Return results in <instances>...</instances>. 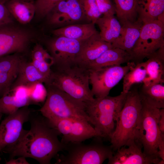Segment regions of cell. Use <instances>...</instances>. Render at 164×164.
<instances>
[{
  "instance_id": "obj_1",
  "label": "cell",
  "mask_w": 164,
  "mask_h": 164,
  "mask_svg": "<svg viewBox=\"0 0 164 164\" xmlns=\"http://www.w3.org/2000/svg\"><path fill=\"white\" fill-rule=\"evenodd\" d=\"M29 121L30 130L2 152L8 154L10 159L23 156L33 159L40 164H50L59 152L65 150L66 144L59 140L60 134L43 115L31 113Z\"/></svg>"
},
{
  "instance_id": "obj_2",
  "label": "cell",
  "mask_w": 164,
  "mask_h": 164,
  "mask_svg": "<svg viewBox=\"0 0 164 164\" xmlns=\"http://www.w3.org/2000/svg\"><path fill=\"white\" fill-rule=\"evenodd\" d=\"M88 69L78 63L60 67H51L48 81L51 86L64 92L72 97L86 103L94 96L89 87Z\"/></svg>"
},
{
  "instance_id": "obj_3",
  "label": "cell",
  "mask_w": 164,
  "mask_h": 164,
  "mask_svg": "<svg viewBox=\"0 0 164 164\" xmlns=\"http://www.w3.org/2000/svg\"><path fill=\"white\" fill-rule=\"evenodd\" d=\"M127 93L121 92L115 96L108 95L94 98L85 103V110L90 123L101 138H110L115 127L119 113L124 105Z\"/></svg>"
},
{
  "instance_id": "obj_4",
  "label": "cell",
  "mask_w": 164,
  "mask_h": 164,
  "mask_svg": "<svg viewBox=\"0 0 164 164\" xmlns=\"http://www.w3.org/2000/svg\"><path fill=\"white\" fill-rule=\"evenodd\" d=\"M142 106L138 92L130 90L110 137L114 151L135 140V131Z\"/></svg>"
},
{
  "instance_id": "obj_5",
  "label": "cell",
  "mask_w": 164,
  "mask_h": 164,
  "mask_svg": "<svg viewBox=\"0 0 164 164\" xmlns=\"http://www.w3.org/2000/svg\"><path fill=\"white\" fill-rule=\"evenodd\" d=\"M46 86L47 91L46 98L39 110L43 117L46 119H79L90 123L86 111L85 103L72 97L54 87Z\"/></svg>"
},
{
  "instance_id": "obj_6",
  "label": "cell",
  "mask_w": 164,
  "mask_h": 164,
  "mask_svg": "<svg viewBox=\"0 0 164 164\" xmlns=\"http://www.w3.org/2000/svg\"><path fill=\"white\" fill-rule=\"evenodd\" d=\"M142 103L135 131V139L141 144L144 153L151 157L159 158L157 154L158 145L162 134L158 125L160 109L142 102Z\"/></svg>"
},
{
  "instance_id": "obj_7",
  "label": "cell",
  "mask_w": 164,
  "mask_h": 164,
  "mask_svg": "<svg viewBox=\"0 0 164 164\" xmlns=\"http://www.w3.org/2000/svg\"><path fill=\"white\" fill-rule=\"evenodd\" d=\"M66 144L65 155H56V164H101L114 153L111 146L99 141L94 140L85 144L82 142Z\"/></svg>"
},
{
  "instance_id": "obj_8",
  "label": "cell",
  "mask_w": 164,
  "mask_h": 164,
  "mask_svg": "<svg viewBox=\"0 0 164 164\" xmlns=\"http://www.w3.org/2000/svg\"><path fill=\"white\" fill-rule=\"evenodd\" d=\"M164 47V24L156 20L143 23L139 36L130 53L132 60L149 58Z\"/></svg>"
},
{
  "instance_id": "obj_9",
  "label": "cell",
  "mask_w": 164,
  "mask_h": 164,
  "mask_svg": "<svg viewBox=\"0 0 164 164\" xmlns=\"http://www.w3.org/2000/svg\"><path fill=\"white\" fill-rule=\"evenodd\" d=\"M135 64L129 62L124 66L114 65L89 70L91 93L95 98L108 95L111 90L123 78Z\"/></svg>"
},
{
  "instance_id": "obj_10",
  "label": "cell",
  "mask_w": 164,
  "mask_h": 164,
  "mask_svg": "<svg viewBox=\"0 0 164 164\" xmlns=\"http://www.w3.org/2000/svg\"><path fill=\"white\" fill-rule=\"evenodd\" d=\"M46 119L52 127L62 135L61 142L64 144L82 142L93 137L101 138L94 127L86 121L74 118Z\"/></svg>"
},
{
  "instance_id": "obj_11",
  "label": "cell",
  "mask_w": 164,
  "mask_h": 164,
  "mask_svg": "<svg viewBox=\"0 0 164 164\" xmlns=\"http://www.w3.org/2000/svg\"><path fill=\"white\" fill-rule=\"evenodd\" d=\"M31 111L28 106L8 115L0 124V152L16 142L27 131L23 126L29 121Z\"/></svg>"
},
{
  "instance_id": "obj_12",
  "label": "cell",
  "mask_w": 164,
  "mask_h": 164,
  "mask_svg": "<svg viewBox=\"0 0 164 164\" xmlns=\"http://www.w3.org/2000/svg\"><path fill=\"white\" fill-rule=\"evenodd\" d=\"M56 37L47 44L48 53L53 60L51 67H60L77 63V59L84 40Z\"/></svg>"
},
{
  "instance_id": "obj_13",
  "label": "cell",
  "mask_w": 164,
  "mask_h": 164,
  "mask_svg": "<svg viewBox=\"0 0 164 164\" xmlns=\"http://www.w3.org/2000/svg\"><path fill=\"white\" fill-rule=\"evenodd\" d=\"M46 16L50 24L59 28L87 20L79 0H62Z\"/></svg>"
},
{
  "instance_id": "obj_14",
  "label": "cell",
  "mask_w": 164,
  "mask_h": 164,
  "mask_svg": "<svg viewBox=\"0 0 164 164\" xmlns=\"http://www.w3.org/2000/svg\"><path fill=\"white\" fill-rule=\"evenodd\" d=\"M142 146L135 140L117 149L108 159V164H164V160L149 156Z\"/></svg>"
},
{
  "instance_id": "obj_15",
  "label": "cell",
  "mask_w": 164,
  "mask_h": 164,
  "mask_svg": "<svg viewBox=\"0 0 164 164\" xmlns=\"http://www.w3.org/2000/svg\"><path fill=\"white\" fill-rule=\"evenodd\" d=\"M10 24L0 25V57L23 52L28 45V35Z\"/></svg>"
},
{
  "instance_id": "obj_16",
  "label": "cell",
  "mask_w": 164,
  "mask_h": 164,
  "mask_svg": "<svg viewBox=\"0 0 164 164\" xmlns=\"http://www.w3.org/2000/svg\"><path fill=\"white\" fill-rule=\"evenodd\" d=\"M19 53L0 57V97L9 93L23 60Z\"/></svg>"
},
{
  "instance_id": "obj_17",
  "label": "cell",
  "mask_w": 164,
  "mask_h": 164,
  "mask_svg": "<svg viewBox=\"0 0 164 164\" xmlns=\"http://www.w3.org/2000/svg\"><path fill=\"white\" fill-rule=\"evenodd\" d=\"M8 93L0 97V121L4 114L9 115L19 108L32 104L28 94L27 87L19 86L10 91Z\"/></svg>"
},
{
  "instance_id": "obj_18",
  "label": "cell",
  "mask_w": 164,
  "mask_h": 164,
  "mask_svg": "<svg viewBox=\"0 0 164 164\" xmlns=\"http://www.w3.org/2000/svg\"><path fill=\"white\" fill-rule=\"evenodd\" d=\"M112 47L111 43L101 39L99 32L95 34L84 41L77 63L85 66Z\"/></svg>"
},
{
  "instance_id": "obj_19",
  "label": "cell",
  "mask_w": 164,
  "mask_h": 164,
  "mask_svg": "<svg viewBox=\"0 0 164 164\" xmlns=\"http://www.w3.org/2000/svg\"><path fill=\"white\" fill-rule=\"evenodd\" d=\"M143 24L138 19L123 24L119 36L112 43L113 47L120 48L130 53L138 38Z\"/></svg>"
},
{
  "instance_id": "obj_20",
  "label": "cell",
  "mask_w": 164,
  "mask_h": 164,
  "mask_svg": "<svg viewBox=\"0 0 164 164\" xmlns=\"http://www.w3.org/2000/svg\"><path fill=\"white\" fill-rule=\"evenodd\" d=\"M132 60L130 53L117 47H112L104 51L96 60L85 66L89 70L103 67L121 65Z\"/></svg>"
},
{
  "instance_id": "obj_21",
  "label": "cell",
  "mask_w": 164,
  "mask_h": 164,
  "mask_svg": "<svg viewBox=\"0 0 164 164\" xmlns=\"http://www.w3.org/2000/svg\"><path fill=\"white\" fill-rule=\"evenodd\" d=\"M144 62L146 77L143 83L145 85L164 82V51L159 50Z\"/></svg>"
},
{
  "instance_id": "obj_22",
  "label": "cell",
  "mask_w": 164,
  "mask_h": 164,
  "mask_svg": "<svg viewBox=\"0 0 164 164\" xmlns=\"http://www.w3.org/2000/svg\"><path fill=\"white\" fill-rule=\"evenodd\" d=\"M49 78L40 73L31 62L23 60L19 68L16 79L12 84L10 91L19 86H29L37 82L46 84Z\"/></svg>"
},
{
  "instance_id": "obj_23",
  "label": "cell",
  "mask_w": 164,
  "mask_h": 164,
  "mask_svg": "<svg viewBox=\"0 0 164 164\" xmlns=\"http://www.w3.org/2000/svg\"><path fill=\"white\" fill-rule=\"evenodd\" d=\"M95 25L92 22L71 25L55 29L53 33L57 36L84 41L99 32L97 30Z\"/></svg>"
},
{
  "instance_id": "obj_24",
  "label": "cell",
  "mask_w": 164,
  "mask_h": 164,
  "mask_svg": "<svg viewBox=\"0 0 164 164\" xmlns=\"http://www.w3.org/2000/svg\"><path fill=\"white\" fill-rule=\"evenodd\" d=\"M4 5L13 17L21 24L29 23L35 14L34 2L8 0Z\"/></svg>"
},
{
  "instance_id": "obj_25",
  "label": "cell",
  "mask_w": 164,
  "mask_h": 164,
  "mask_svg": "<svg viewBox=\"0 0 164 164\" xmlns=\"http://www.w3.org/2000/svg\"><path fill=\"white\" fill-rule=\"evenodd\" d=\"M138 19L143 23L157 19L164 12V0H137Z\"/></svg>"
},
{
  "instance_id": "obj_26",
  "label": "cell",
  "mask_w": 164,
  "mask_h": 164,
  "mask_svg": "<svg viewBox=\"0 0 164 164\" xmlns=\"http://www.w3.org/2000/svg\"><path fill=\"white\" fill-rule=\"evenodd\" d=\"M95 24L99 28L101 39L112 44L119 36L121 25L114 15H102Z\"/></svg>"
},
{
  "instance_id": "obj_27",
  "label": "cell",
  "mask_w": 164,
  "mask_h": 164,
  "mask_svg": "<svg viewBox=\"0 0 164 164\" xmlns=\"http://www.w3.org/2000/svg\"><path fill=\"white\" fill-rule=\"evenodd\" d=\"M138 93L142 102L159 109L164 108V86L162 84H143Z\"/></svg>"
},
{
  "instance_id": "obj_28",
  "label": "cell",
  "mask_w": 164,
  "mask_h": 164,
  "mask_svg": "<svg viewBox=\"0 0 164 164\" xmlns=\"http://www.w3.org/2000/svg\"><path fill=\"white\" fill-rule=\"evenodd\" d=\"M117 18L121 25L138 19L137 0H113Z\"/></svg>"
},
{
  "instance_id": "obj_29",
  "label": "cell",
  "mask_w": 164,
  "mask_h": 164,
  "mask_svg": "<svg viewBox=\"0 0 164 164\" xmlns=\"http://www.w3.org/2000/svg\"><path fill=\"white\" fill-rule=\"evenodd\" d=\"M146 75L144 62L135 64L123 78V88L121 92L127 93L134 84L143 83Z\"/></svg>"
},
{
  "instance_id": "obj_30",
  "label": "cell",
  "mask_w": 164,
  "mask_h": 164,
  "mask_svg": "<svg viewBox=\"0 0 164 164\" xmlns=\"http://www.w3.org/2000/svg\"><path fill=\"white\" fill-rule=\"evenodd\" d=\"M31 62L38 70H42L53 64V59L47 51L40 44H37L32 52Z\"/></svg>"
},
{
  "instance_id": "obj_31",
  "label": "cell",
  "mask_w": 164,
  "mask_h": 164,
  "mask_svg": "<svg viewBox=\"0 0 164 164\" xmlns=\"http://www.w3.org/2000/svg\"><path fill=\"white\" fill-rule=\"evenodd\" d=\"M87 20L95 24L102 15L95 0H79Z\"/></svg>"
},
{
  "instance_id": "obj_32",
  "label": "cell",
  "mask_w": 164,
  "mask_h": 164,
  "mask_svg": "<svg viewBox=\"0 0 164 164\" xmlns=\"http://www.w3.org/2000/svg\"><path fill=\"white\" fill-rule=\"evenodd\" d=\"M27 87L28 96L32 104H37L46 100L47 91L43 83L37 82Z\"/></svg>"
},
{
  "instance_id": "obj_33",
  "label": "cell",
  "mask_w": 164,
  "mask_h": 164,
  "mask_svg": "<svg viewBox=\"0 0 164 164\" xmlns=\"http://www.w3.org/2000/svg\"><path fill=\"white\" fill-rule=\"evenodd\" d=\"M62 0H36L34 2L35 14L40 18L46 16L53 8Z\"/></svg>"
},
{
  "instance_id": "obj_34",
  "label": "cell",
  "mask_w": 164,
  "mask_h": 164,
  "mask_svg": "<svg viewBox=\"0 0 164 164\" xmlns=\"http://www.w3.org/2000/svg\"><path fill=\"white\" fill-rule=\"evenodd\" d=\"M102 15H114L115 8L111 0H95Z\"/></svg>"
},
{
  "instance_id": "obj_35",
  "label": "cell",
  "mask_w": 164,
  "mask_h": 164,
  "mask_svg": "<svg viewBox=\"0 0 164 164\" xmlns=\"http://www.w3.org/2000/svg\"><path fill=\"white\" fill-rule=\"evenodd\" d=\"M13 18L4 4L0 3V25L11 23Z\"/></svg>"
},
{
  "instance_id": "obj_36",
  "label": "cell",
  "mask_w": 164,
  "mask_h": 164,
  "mask_svg": "<svg viewBox=\"0 0 164 164\" xmlns=\"http://www.w3.org/2000/svg\"><path fill=\"white\" fill-rule=\"evenodd\" d=\"M157 154L159 158L164 160V134L162 133L159 140Z\"/></svg>"
},
{
  "instance_id": "obj_37",
  "label": "cell",
  "mask_w": 164,
  "mask_h": 164,
  "mask_svg": "<svg viewBox=\"0 0 164 164\" xmlns=\"http://www.w3.org/2000/svg\"><path fill=\"white\" fill-rule=\"evenodd\" d=\"M5 164H29V163L27 161L26 157L23 156H19V158L16 159L14 158L10 159L9 161L6 162Z\"/></svg>"
},
{
  "instance_id": "obj_38",
  "label": "cell",
  "mask_w": 164,
  "mask_h": 164,
  "mask_svg": "<svg viewBox=\"0 0 164 164\" xmlns=\"http://www.w3.org/2000/svg\"><path fill=\"white\" fill-rule=\"evenodd\" d=\"M160 115L158 125L159 129L162 133L164 134V109H160Z\"/></svg>"
},
{
  "instance_id": "obj_39",
  "label": "cell",
  "mask_w": 164,
  "mask_h": 164,
  "mask_svg": "<svg viewBox=\"0 0 164 164\" xmlns=\"http://www.w3.org/2000/svg\"><path fill=\"white\" fill-rule=\"evenodd\" d=\"M157 20H159L164 24V12L158 16Z\"/></svg>"
},
{
  "instance_id": "obj_40",
  "label": "cell",
  "mask_w": 164,
  "mask_h": 164,
  "mask_svg": "<svg viewBox=\"0 0 164 164\" xmlns=\"http://www.w3.org/2000/svg\"><path fill=\"white\" fill-rule=\"evenodd\" d=\"M8 0H0V3L4 4L5 2Z\"/></svg>"
},
{
  "instance_id": "obj_41",
  "label": "cell",
  "mask_w": 164,
  "mask_h": 164,
  "mask_svg": "<svg viewBox=\"0 0 164 164\" xmlns=\"http://www.w3.org/2000/svg\"><path fill=\"white\" fill-rule=\"evenodd\" d=\"M23 0V1H30V0Z\"/></svg>"
},
{
  "instance_id": "obj_42",
  "label": "cell",
  "mask_w": 164,
  "mask_h": 164,
  "mask_svg": "<svg viewBox=\"0 0 164 164\" xmlns=\"http://www.w3.org/2000/svg\"><path fill=\"white\" fill-rule=\"evenodd\" d=\"M30 1H33L34 2V0H30Z\"/></svg>"
}]
</instances>
